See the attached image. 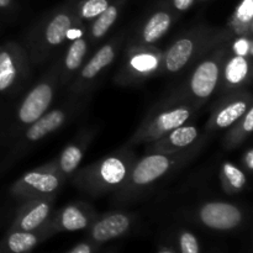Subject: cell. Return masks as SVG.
<instances>
[{"instance_id": "obj_1", "label": "cell", "mask_w": 253, "mask_h": 253, "mask_svg": "<svg viewBox=\"0 0 253 253\" xmlns=\"http://www.w3.org/2000/svg\"><path fill=\"white\" fill-rule=\"evenodd\" d=\"M84 22L78 19L76 0H67L36 22L26 39V49L31 66L43 63ZM74 40V39H73Z\"/></svg>"}, {"instance_id": "obj_2", "label": "cell", "mask_w": 253, "mask_h": 253, "mask_svg": "<svg viewBox=\"0 0 253 253\" xmlns=\"http://www.w3.org/2000/svg\"><path fill=\"white\" fill-rule=\"evenodd\" d=\"M234 35L227 27L198 25L180 35L163 51L161 74H178L194 66L200 58L231 40Z\"/></svg>"}, {"instance_id": "obj_3", "label": "cell", "mask_w": 253, "mask_h": 253, "mask_svg": "<svg viewBox=\"0 0 253 253\" xmlns=\"http://www.w3.org/2000/svg\"><path fill=\"white\" fill-rule=\"evenodd\" d=\"M135 162L133 151L125 146L118 152L79 170L74 174L73 183L91 197L118 192L125 184Z\"/></svg>"}, {"instance_id": "obj_4", "label": "cell", "mask_w": 253, "mask_h": 253, "mask_svg": "<svg viewBox=\"0 0 253 253\" xmlns=\"http://www.w3.org/2000/svg\"><path fill=\"white\" fill-rule=\"evenodd\" d=\"M202 147L203 145L195 146L189 150L173 155L148 153L146 157L136 161L128 173L125 184L116 192L119 199H133L138 194H142L151 185L193 160Z\"/></svg>"}, {"instance_id": "obj_5", "label": "cell", "mask_w": 253, "mask_h": 253, "mask_svg": "<svg viewBox=\"0 0 253 253\" xmlns=\"http://www.w3.org/2000/svg\"><path fill=\"white\" fill-rule=\"evenodd\" d=\"M229 41L200 58L184 83L168 98L185 101L199 109L219 86L222 63L229 53Z\"/></svg>"}, {"instance_id": "obj_6", "label": "cell", "mask_w": 253, "mask_h": 253, "mask_svg": "<svg viewBox=\"0 0 253 253\" xmlns=\"http://www.w3.org/2000/svg\"><path fill=\"white\" fill-rule=\"evenodd\" d=\"M197 110L198 109L192 104L167 98L145 116L126 146L133 147L141 143H151L158 140L173 128L187 124L195 115Z\"/></svg>"}, {"instance_id": "obj_7", "label": "cell", "mask_w": 253, "mask_h": 253, "mask_svg": "<svg viewBox=\"0 0 253 253\" xmlns=\"http://www.w3.org/2000/svg\"><path fill=\"white\" fill-rule=\"evenodd\" d=\"M163 51L155 46L132 43L126 51L115 82L121 85L142 83L161 74Z\"/></svg>"}, {"instance_id": "obj_8", "label": "cell", "mask_w": 253, "mask_h": 253, "mask_svg": "<svg viewBox=\"0 0 253 253\" xmlns=\"http://www.w3.org/2000/svg\"><path fill=\"white\" fill-rule=\"evenodd\" d=\"M58 77L56 68L52 69L46 78L40 81L19 104L15 113V128L16 132H22L27 126L39 120L51 108L56 96Z\"/></svg>"}, {"instance_id": "obj_9", "label": "cell", "mask_w": 253, "mask_h": 253, "mask_svg": "<svg viewBox=\"0 0 253 253\" xmlns=\"http://www.w3.org/2000/svg\"><path fill=\"white\" fill-rule=\"evenodd\" d=\"M29 56L21 44L6 42L0 46V94L16 91L30 74Z\"/></svg>"}, {"instance_id": "obj_10", "label": "cell", "mask_w": 253, "mask_h": 253, "mask_svg": "<svg viewBox=\"0 0 253 253\" xmlns=\"http://www.w3.org/2000/svg\"><path fill=\"white\" fill-rule=\"evenodd\" d=\"M253 106V96L246 89L224 94L211 108L210 118L205 125L208 133L226 130L234 125L247 110Z\"/></svg>"}, {"instance_id": "obj_11", "label": "cell", "mask_w": 253, "mask_h": 253, "mask_svg": "<svg viewBox=\"0 0 253 253\" xmlns=\"http://www.w3.org/2000/svg\"><path fill=\"white\" fill-rule=\"evenodd\" d=\"M62 180L56 173L40 166L36 169L22 174L11 187V194L21 200L36 198H56L61 189Z\"/></svg>"}, {"instance_id": "obj_12", "label": "cell", "mask_w": 253, "mask_h": 253, "mask_svg": "<svg viewBox=\"0 0 253 253\" xmlns=\"http://www.w3.org/2000/svg\"><path fill=\"white\" fill-rule=\"evenodd\" d=\"M123 37L116 36L100 47L90 59L79 69V74L71 86V93L82 95L86 89L93 85L94 81L115 62L120 49Z\"/></svg>"}, {"instance_id": "obj_13", "label": "cell", "mask_w": 253, "mask_h": 253, "mask_svg": "<svg viewBox=\"0 0 253 253\" xmlns=\"http://www.w3.org/2000/svg\"><path fill=\"white\" fill-rule=\"evenodd\" d=\"M148 145L150 146L147 150L150 153L173 155V153L187 151L195 146L204 145V137L200 135V131L197 126L184 124L173 128L172 131Z\"/></svg>"}, {"instance_id": "obj_14", "label": "cell", "mask_w": 253, "mask_h": 253, "mask_svg": "<svg viewBox=\"0 0 253 253\" xmlns=\"http://www.w3.org/2000/svg\"><path fill=\"white\" fill-rule=\"evenodd\" d=\"M203 225L212 230L227 231L236 229L244 220V212L237 205L226 202H209L198 210Z\"/></svg>"}, {"instance_id": "obj_15", "label": "cell", "mask_w": 253, "mask_h": 253, "mask_svg": "<svg viewBox=\"0 0 253 253\" xmlns=\"http://www.w3.org/2000/svg\"><path fill=\"white\" fill-rule=\"evenodd\" d=\"M175 19H177L175 12L170 9L169 4L165 1V4L156 7L143 20L142 25L138 29L137 35L132 40V43L143 44V46H155L169 31L170 26Z\"/></svg>"}, {"instance_id": "obj_16", "label": "cell", "mask_w": 253, "mask_h": 253, "mask_svg": "<svg viewBox=\"0 0 253 253\" xmlns=\"http://www.w3.org/2000/svg\"><path fill=\"white\" fill-rule=\"evenodd\" d=\"M229 44V43H227ZM252 79V59L229 51L222 63L220 74L219 86L220 93H232V91L245 89Z\"/></svg>"}, {"instance_id": "obj_17", "label": "cell", "mask_w": 253, "mask_h": 253, "mask_svg": "<svg viewBox=\"0 0 253 253\" xmlns=\"http://www.w3.org/2000/svg\"><path fill=\"white\" fill-rule=\"evenodd\" d=\"M72 113H73V109L63 106V108L48 110L46 114H43L39 120L27 126L21 132L19 145L21 147V151H24L26 146L37 143L39 141L43 140L44 137L59 130L68 121Z\"/></svg>"}, {"instance_id": "obj_18", "label": "cell", "mask_w": 253, "mask_h": 253, "mask_svg": "<svg viewBox=\"0 0 253 253\" xmlns=\"http://www.w3.org/2000/svg\"><path fill=\"white\" fill-rule=\"evenodd\" d=\"M89 46L90 43H89L86 31H84L77 39L72 40L68 48L64 52L63 58L61 59L58 66H56L59 86L67 84L71 79H73V77H76L77 72H79V69L84 64Z\"/></svg>"}, {"instance_id": "obj_19", "label": "cell", "mask_w": 253, "mask_h": 253, "mask_svg": "<svg viewBox=\"0 0 253 253\" xmlns=\"http://www.w3.org/2000/svg\"><path fill=\"white\" fill-rule=\"evenodd\" d=\"M90 135H84L74 142L69 143L56 160H52L51 162L46 163L43 165V167L56 173L62 180H66L67 177L74 174V172L78 169L84 157V152L90 142Z\"/></svg>"}, {"instance_id": "obj_20", "label": "cell", "mask_w": 253, "mask_h": 253, "mask_svg": "<svg viewBox=\"0 0 253 253\" xmlns=\"http://www.w3.org/2000/svg\"><path fill=\"white\" fill-rule=\"evenodd\" d=\"M54 198H36L25 200L15 220L14 229L19 231H35L46 222L51 215Z\"/></svg>"}, {"instance_id": "obj_21", "label": "cell", "mask_w": 253, "mask_h": 253, "mask_svg": "<svg viewBox=\"0 0 253 253\" xmlns=\"http://www.w3.org/2000/svg\"><path fill=\"white\" fill-rule=\"evenodd\" d=\"M131 216L125 212H111L96 221L91 227V239L96 242H106L120 237L128 231Z\"/></svg>"}, {"instance_id": "obj_22", "label": "cell", "mask_w": 253, "mask_h": 253, "mask_svg": "<svg viewBox=\"0 0 253 253\" xmlns=\"http://www.w3.org/2000/svg\"><path fill=\"white\" fill-rule=\"evenodd\" d=\"M93 216V210L88 207V204H69L64 207L56 215L57 224L59 229L66 231H79L85 229L90 222Z\"/></svg>"}, {"instance_id": "obj_23", "label": "cell", "mask_w": 253, "mask_h": 253, "mask_svg": "<svg viewBox=\"0 0 253 253\" xmlns=\"http://www.w3.org/2000/svg\"><path fill=\"white\" fill-rule=\"evenodd\" d=\"M125 1L126 0H113V1L110 2V5H109L99 16H96L95 19L91 20V24L88 30L89 43H95L96 41H99V40L104 39V36H106L109 30L113 27V25L115 24L116 20H118Z\"/></svg>"}, {"instance_id": "obj_24", "label": "cell", "mask_w": 253, "mask_h": 253, "mask_svg": "<svg viewBox=\"0 0 253 253\" xmlns=\"http://www.w3.org/2000/svg\"><path fill=\"white\" fill-rule=\"evenodd\" d=\"M227 29L234 36H252L253 0H240L227 21Z\"/></svg>"}, {"instance_id": "obj_25", "label": "cell", "mask_w": 253, "mask_h": 253, "mask_svg": "<svg viewBox=\"0 0 253 253\" xmlns=\"http://www.w3.org/2000/svg\"><path fill=\"white\" fill-rule=\"evenodd\" d=\"M253 130V106L245 113L244 116L239 119L234 125L229 127L225 135L222 145L226 150H232L244 143V141L251 135Z\"/></svg>"}, {"instance_id": "obj_26", "label": "cell", "mask_w": 253, "mask_h": 253, "mask_svg": "<svg viewBox=\"0 0 253 253\" xmlns=\"http://www.w3.org/2000/svg\"><path fill=\"white\" fill-rule=\"evenodd\" d=\"M220 182L222 189L229 195L239 194L246 188V173L231 162H222L220 167Z\"/></svg>"}, {"instance_id": "obj_27", "label": "cell", "mask_w": 253, "mask_h": 253, "mask_svg": "<svg viewBox=\"0 0 253 253\" xmlns=\"http://www.w3.org/2000/svg\"><path fill=\"white\" fill-rule=\"evenodd\" d=\"M39 242L34 231H19L15 230L9 235L6 240V246L11 253H26L34 249Z\"/></svg>"}, {"instance_id": "obj_28", "label": "cell", "mask_w": 253, "mask_h": 253, "mask_svg": "<svg viewBox=\"0 0 253 253\" xmlns=\"http://www.w3.org/2000/svg\"><path fill=\"white\" fill-rule=\"evenodd\" d=\"M113 0H76V10L82 22L91 21L110 5Z\"/></svg>"}, {"instance_id": "obj_29", "label": "cell", "mask_w": 253, "mask_h": 253, "mask_svg": "<svg viewBox=\"0 0 253 253\" xmlns=\"http://www.w3.org/2000/svg\"><path fill=\"white\" fill-rule=\"evenodd\" d=\"M229 51L231 53L239 54V56L252 59V36H234L229 41Z\"/></svg>"}, {"instance_id": "obj_30", "label": "cell", "mask_w": 253, "mask_h": 253, "mask_svg": "<svg viewBox=\"0 0 253 253\" xmlns=\"http://www.w3.org/2000/svg\"><path fill=\"white\" fill-rule=\"evenodd\" d=\"M179 246L182 253H199V242L197 237L189 231H183L179 237Z\"/></svg>"}, {"instance_id": "obj_31", "label": "cell", "mask_w": 253, "mask_h": 253, "mask_svg": "<svg viewBox=\"0 0 253 253\" xmlns=\"http://www.w3.org/2000/svg\"><path fill=\"white\" fill-rule=\"evenodd\" d=\"M170 9L175 12V15H180L183 12L188 11L193 5L197 2V0H167Z\"/></svg>"}, {"instance_id": "obj_32", "label": "cell", "mask_w": 253, "mask_h": 253, "mask_svg": "<svg viewBox=\"0 0 253 253\" xmlns=\"http://www.w3.org/2000/svg\"><path fill=\"white\" fill-rule=\"evenodd\" d=\"M241 161H242V165H244V167L247 169V172L252 173V170H253V150L251 147L247 148V150L245 151L244 155H242Z\"/></svg>"}, {"instance_id": "obj_33", "label": "cell", "mask_w": 253, "mask_h": 253, "mask_svg": "<svg viewBox=\"0 0 253 253\" xmlns=\"http://www.w3.org/2000/svg\"><path fill=\"white\" fill-rule=\"evenodd\" d=\"M69 253H91V247L88 244H81L74 247Z\"/></svg>"}, {"instance_id": "obj_34", "label": "cell", "mask_w": 253, "mask_h": 253, "mask_svg": "<svg viewBox=\"0 0 253 253\" xmlns=\"http://www.w3.org/2000/svg\"><path fill=\"white\" fill-rule=\"evenodd\" d=\"M16 0H0V10H9L15 7Z\"/></svg>"}, {"instance_id": "obj_35", "label": "cell", "mask_w": 253, "mask_h": 253, "mask_svg": "<svg viewBox=\"0 0 253 253\" xmlns=\"http://www.w3.org/2000/svg\"><path fill=\"white\" fill-rule=\"evenodd\" d=\"M161 253H172V252H169V251H162Z\"/></svg>"}, {"instance_id": "obj_36", "label": "cell", "mask_w": 253, "mask_h": 253, "mask_svg": "<svg viewBox=\"0 0 253 253\" xmlns=\"http://www.w3.org/2000/svg\"><path fill=\"white\" fill-rule=\"evenodd\" d=\"M197 1H207V0H197Z\"/></svg>"}]
</instances>
